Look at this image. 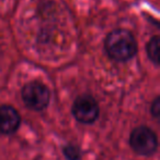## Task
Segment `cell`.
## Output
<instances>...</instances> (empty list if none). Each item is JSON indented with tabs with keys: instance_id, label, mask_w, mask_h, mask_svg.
Instances as JSON below:
<instances>
[{
	"instance_id": "cell-3",
	"label": "cell",
	"mask_w": 160,
	"mask_h": 160,
	"mask_svg": "<svg viewBox=\"0 0 160 160\" xmlns=\"http://www.w3.org/2000/svg\"><path fill=\"white\" fill-rule=\"evenodd\" d=\"M21 98L25 107L34 111H43L49 105L51 92L48 87L43 83L33 81L29 82L22 87Z\"/></svg>"
},
{
	"instance_id": "cell-4",
	"label": "cell",
	"mask_w": 160,
	"mask_h": 160,
	"mask_svg": "<svg viewBox=\"0 0 160 160\" xmlns=\"http://www.w3.org/2000/svg\"><path fill=\"white\" fill-rule=\"evenodd\" d=\"M71 114L81 124H92L100 116V107L94 97L83 94L75 99L71 106Z\"/></svg>"
},
{
	"instance_id": "cell-5",
	"label": "cell",
	"mask_w": 160,
	"mask_h": 160,
	"mask_svg": "<svg viewBox=\"0 0 160 160\" xmlns=\"http://www.w3.org/2000/svg\"><path fill=\"white\" fill-rule=\"evenodd\" d=\"M21 125V116L13 106L0 105V134L12 135Z\"/></svg>"
},
{
	"instance_id": "cell-2",
	"label": "cell",
	"mask_w": 160,
	"mask_h": 160,
	"mask_svg": "<svg viewBox=\"0 0 160 160\" xmlns=\"http://www.w3.org/2000/svg\"><path fill=\"white\" fill-rule=\"evenodd\" d=\"M130 146L135 154L150 157L158 149V137L154 130L147 125H139L130 134Z\"/></svg>"
},
{
	"instance_id": "cell-7",
	"label": "cell",
	"mask_w": 160,
	"mask_h": 160,
	"mask_svg": "<svg viewBox=\"0 0 160 160\" xmlns=\"http://www.w3.org/2000/svg\"><path fill=\"white\" fill-rule=\"evenodd\" d=\"M63 155L66 160H80L81 150L75 144H66L63 147Z\"/></svg>"
},
{
	"instance_id": "cell-1",
	"label": "cell",
	"mask_w": 160,
	"mask_h": 160,
	"mask_svg": "<svg viewBox=\"0 0 160 160\" xmlns=\"http://www.w3.org/2000/svg\"><path fill=\"white\" fill-rule=\"evenodd\" d=\"M107 55L112 60L125 62L137 53V42L134 35L125 28H116L108 34L104 42Z\"/></svg>"
},
{
	"instance_id": "cell-8",
	"label": "cell",
	"mask_w": 160,
	"mask_h": 160,
	"mask_svg": "<svg viewBox=\"0 0 160 160\" xmlns=\"http://www.w3.org/2000/svg\"><path fill=\"white\" fill-rule=\"evenodd\" d=\"M150 113L155 119H159L160 117V97L157 96L155 97V99L152 101L150 105Z\"/></svg>"
},
{
	"instance_id": "cell-6",
	"label": "cell",
	"mask_w": 160,
	"mask_h": 160,
	"mask_svg": "<svg viewBox=\"0 0 160 160\" xmlns=\"http://www.w3.org/2000/svg\"><path fill=\"white\" fill-rule=\"evenodd\" d=\"M159 36L155 35L149 39L146 47L148 58L155 65H159Z\"/></svg>"
}]
</instances>
